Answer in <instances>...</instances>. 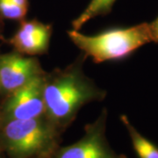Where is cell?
Masks as SVG:
<instances>
[{"label":"cell","instance_id":"obj_1","mask_svg":"<svg viewBox=\"0 0 158 158\" xmlns=\"http://www.w3.org/2000/svg\"><path fill=\"white\" fill-rule=\"evenodd\" d=\"M86 58L82 53L66 68L56 69L44 75L45 117L60 131L73 121L86 104L101 101L106 97V91L84 72Z\"/></svg>","mask_w":158,"mask_h":158},{"label":"cell","instance_id":"obj_2","mask_svg":"<svg viewBox=\"0 0 158 158\" xmlns=\"http://www.w3.org/2000/svg\"><path fill=\"white\" fill-rule=\"evenodd\" d=\"M60 130L45 116L1 122L0 144L11 158H51Z\"/></svg>","mask_w":158,"mask_h":158},{"label":"cell","instance_id":"obj_3","mask_svg":"<svg viewBox=\"0 0 158 158\" xmlns=\"http://www.w3.org/2000/svg\"><path fill=\"white\" fill-rule=\"evenodd\" d=\"M67 34L85 56L90 57L96 63L122 60L142 46L153 42L148 23L107 29L94 35H86L74 29L67 31Z\"/></svg>","mask_w":158,"mask_h":158},{"label":"cell","instance_id":"obj_4","mask_svg":"<svg viewBox=\"0 0 158 158\" xmlns=\"http://www.w3.org/2000/svg\"><path fill=\"white\" fill-rule=\"evenodd\" d=\"M107 110L104 108L96 120L85 127L84 136L73 144L58 148L53 158H127L111 148L106 137Z\"/></svg>","mask_w":158,"mask_h":158},{"label":"cell","instance_id":"obj_5","mask_svg":"<svg viewBox=\"0 0 158 158\" xmlns=\"http://www.w3.org/2000/svg\"><path fill=\"white\" fill-rule=\"evenodd\" d=\"M44 75L34 77L22 87L6 96L0 113L1 122L11 119H31L45 116L43 97Z\"/></svg>","mask_w":158,"mask_h":158},{"label":"cell","instance_id":"obj_6","mask_svg":"<svg viewBox=\"0 0 158 158\" xmlns=\"http://www.w3.org/2000/svg\"><path fill=\"white\" fill-rule=\"evenodd\" d=\"M44 72L36 57L17 51L0 55V94L7 96Z\"/></svg>","mask_w":158,"mask_h":158},{"label":"cell","instance_id":"obj_7","mask_svg":"<svg viewBox=\"0 0 158 158\" xmlns=\"http://www.w3.org/2000/svg\"><path fill=\"white\" fill-rule=\"evenodd\" d=\"M52 26L37 19L23 20L18 31L8 40L15 51L26 56L46 54L50 44Z\"/></svg>","mask_w":158,"mask_h":158},{"label":"cell","instance_id":"obj_8","mask_svg":"<svg viewBox=\"0 0 158 158\" xmlns=\"http://www.w3.org/2000/svg\"><path fill=\"white\" fill-rule=\"evenodd\" d=\"M120 120L125 126L130 136L133 148L139 158H158V147L131 124L128 118L122 114Z\"/></svg>","mask_w":158,"mask_h":158},{"label":"cell","instance_id":"obj_9","mask_svg":"<svg viewBox=\"0 0 158 158\" xmlns=\"http://www.w3.org/2000/svg\"><path fill=\"white\" fill-rule=\"evenodd\" d=\"M115 1L116 0H90L85 11L72 21V29L80 30L90 19L108 13Z\"/></svg>","mask_w":158,"mask_h":158},{"label":"cell","instance_id":"obj_10","mask_svg":"<svg viewBox=\"0 0 158 158\" xmlns=\"http://www.w3.org/2000/svg\"><path fill=\"white\" fill-rule=\"evenodd\" d=\"M27 9L17 6L11 0H0V15L8 19H23Z\"/></svg>","mask_w":158,"mask_h":158},{"label":"cell","instance_id":"obj_11","mask_svg":"<svg viewBox=\"0 0 158 158\" xmlns=\"http://www.w3.org/2000/svg\"><path fill=\"white\" fill-rule=\"evenodd\" d=\"M149 26L152 34L153 42H158V18L151 24H149Z\"/></svg>","mask_w":158,"mask_h":158},{"label":"cell","instance_id":"obj_12","mask_svg":"<svg viewBox=\"0 0 158 158\" xmlns=\"http://www.w3.org/2000/svg\"><path fill=\"white\" fill-rule=\"evenodd\" d=\"M13 3H15L17 6H21L24 8H27L28 7V3H27V0H11Z\"/></svg>","mask_w":158,"mask_h":158},{"label":"cell","instance_id":"obj_13","mask_svg":"<svg viewBox=\"0 0 158 158\" xmlns=\"http://www.w3.org/2000/svg\"><path fill=\"white\" fill-rule=\"evenodd\" d=\"M0 123H1V118H0Z\"/></svg>","mask_w":158,"mask_h":158}]
</instances>
